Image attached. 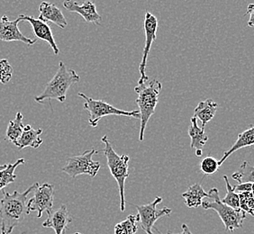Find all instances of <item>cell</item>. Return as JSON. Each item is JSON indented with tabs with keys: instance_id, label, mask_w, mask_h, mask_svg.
Returning a JSON list of instances; mask_svg holds the SVG:
<instances>
[{
	"instance_id": "cell-26",
	"label": "cell",
	"mask_w": 254,
	"mask_h": 234,
	"mask_svg": "<svg viewBox=\"0 0 254 234\" xmlns=\"http://www.w3.org/2000/svg\"><path fill=\"white\" fill-rule=\"evenodd\" d=\"M239 195L240 209L244 211L245 214H249L254 216V200L253 192H245L238 194Z\"/></svg>"
},
{
	"instance_id": "cell-16",
	"label": "cell",
	"mask_w": 254,
	"mask_h": 234,
	"mask_svg": "<svg viewBox=\"0 0 254 234\" xmlns=\"http://www.w3.org/2000/svg\"><path fill=\"white\" fill-rule=\"evenodd\" d=\"M42 133V129H34L30 124L25 125L24 131L17 141L16 146L18 147L20 150L25 149L26 147H31L34 149L39 148L44 142L43 139L40 137Z\"/></svg>"
},
{
	"instance_id": "cell-7",
	"label": "cell",
	"mask_w": 254,
	"mask_h": 234,
	"mask_svg": "<svg viewBox=\"0 0 254 234\" xmlns=\"http://www.w3.org/2000/svg\"><path fill=\"white\" fill-rule=\"evenodd\" d=\"M98 152L95 149H91L78 156L68 158L66 166H64L62 171L72 178H76L79 175H88L91 177L96 176L101 164L98 161H94L92 157Z\"/></svg>"
},
{
	"instance_id": "cell-31",
	"label": "cell",
	"mask_w": 254,
	"mask_h": 234,
	"mask_svg": "<svg viewBox=\"0 0 254 234\" xmlns=\"http://www.w3.org/2000/svg\"><path fill=\"white\" fill-rule=\"evenodd\" d=\"M154 229L156 230L157 233L159 234H162L158 231V229L157 228H154ZM181 229H182V232H181V234H173V233H171V232H168L167 233V234H193L190 232V228L188 227V225H185V224H183L182 225V226H181Z\"/></svg>"
},
{
	"instance_id": "cell-21",
	"label": "cell",
	"mask_w": 254,
	"mask_h": 234,
	"mask_svg": "<svg viewBox=\"0 0 254 234\" xmlns=\"http://www.w3.org/2000/svg\"><path fill=\"white\" fill-rule=\"evenodd\" d=\"M23 115L22 113L18 112L15 116L14 120H11L8 122L6 132H5V140H7L8 142H12L13 144H15L16 146L17 141L19 139L22 132L24 131L25 125L23 123Z\"/></svg>"
},
{
	"instance_id": "cell-33",
	"label": "cell",
	"mask_w": 254,
	"mask_h": 234,
	"mask_svg": "<svg viewBox=\"0 0 254 234\" xmlns=\"http://www.w3.org/2000/svg\"><path fill=\"white\" fill-rule=\"evenodd\" d=\"M80 234V233H75V234Z\"/></svg>"
},
{
	"instance_id": "cell-5",
	"label": "cell",
	"mask_w": 254,
	"mask_h": 234,
	"mask_svg": "<svg viewBox=\"0 0 254 234\" xmlns=\"http://www.w3.org/2000/svg\"><path fill=\"white\" fill-rule=\"evenodd\" d=\"M208 194L213 202L204 201L202 202V206L205 210H214L215 211L223 224L225 225V231L234 232L235 229H239L243 227L244 221L246 218V214L241 209L235 210L222 203L219 196V192L216 188H212Z\"/></svg>"
},
{
	"instance_id": "cell-1",
	"label": "cell",
	"mask_w": 254,
	"mask_h": 234,
	"mask_svg": "<svg viewBox=\"0 0 254 234\" xmlns=\"http://www.w3.org/2000/svg\"><path fill=\"white\" fill-rule=\"evenodd\" d=\"M38 185V183H34L22 193L18 191H14L12 194L5 191L3 192V198L0 201L1 234H11L12 231L29 215L27 198L30 193L34 192Z\"/></svg>"
},
{
	"instance_id": "cell-11",
	"label": "cell",
	"mask_w": 254,
	"mask_h": 234,
	"mask_svg": "<svg viewBox=\"0 0 254 234\" xmlns=\"http://www.w3.org/2000/svg\"><path fill=\"white\" fill-rule=\"evenodd\" d=\"M21 21L20 16L17 17V19L10 21L7 15H3L0 20V41L22 42L28 45L35 44L36 40L30 39L21 33L18 28V24Z\"/></svg>"
},
{
	"instance_id": "cell-28",
	"label": "cell",
	"mask_w": 254,
	"mask_h": 234,
	"mask_svg": "<svg viewBox=\"0 0 254 234\" xmlns=\"http://www.w3.org/2000/svg\"><path fill=\"white\" fill-rule=\"evenodd\" d=\"M13 76V67L7 58L0 59V83L9 82Z\"/></svg>"
},
{
	"instance_id": "cell-13",
	"label": "cell",
	"mask_w": 254,
	"mask_h": 234,
	"mask_svg": "<svg viewBox=\"0 0 254 234\" xmlns=\"http://www.w3.org/2000/svg\"><path fill=\"white\" fill-rule=\"evenodd\" d=\"M64 6L68 12L81 15L87 23L101 25L102 17L98 14L96 5L91 1H85L81 5L76 1H65Z\"/></svg>"
},
{
	"instance_id": "cell-24",
	"label": "cell",
	"mask_w": 254,
	"mask_h": 234,
	"mask_svg": "<svg viewBox=\"0 0 254 234\" xmlns=\"http://www.w3.org/2000/svg\"><path fill=\"white\" fill-rule=\"evenodd\" d=\"M232 177L235 181L241 183H246V182H252L254 183V167L250 164L248 161H245L241 166L239 171L235 172Z\"/></svg>"
},
{
	"instance_id": "cell-2",
	"label": "cell",
	"mask_w": 254,
	"mask_h": 234,
	"mask_svg": "<svg viewBox=\"0 0 254 234\" xmlns=\"http://www.w3.org/2000/svg\"><path fill=\"white\" fill-rule=\"evenodd\" d=\"M162 85L158 79H152L149 82L138 85L134 91L138 95L136 104L140 114V134L139 141L142 142L144 138V132L147 122L155 113L157 104L159 102V95L161 91Z\"/></svg>"
},
{
	"instance_id": "cell-30",
	"label": "cell",
	"mask_w": 254,
	"mask_h": 234,
	"mask_svg": "<svg viewBox=\"0 0 254 234\" xmlns=\"http://www.w3.org/2000/svg\"><path fill=\"white\" fill-rule=\"evenodd\" d=\"M246 15H250L249 23L248 25L250 27H254V4H250L248 8H247V12H246Z\"/></svg>"
},
{
	"instance_id": "cell-22",
	"label": "cell",
	"mask_w": 254,
	"mask_h": 234,
	"mask_svg": "<svg viewBox=\"0 0 254 234\" xmlns=\"http://www.w3.org/2000/svg\"><path fill=\"white\" fill-rule=\"evenodd\" d=\"M25 159H19L14 164H7L5 169L0 171V190L4 189L6 185L15 182L16 175L15 174V169L18 166L25 164Z\"/></svg>"
},
{
	"instance_id": "cell-19",
	"label": "cell",
	"mask_w": 254,
	"mask_h": 234,
	"mask_svg": "<svg viewBox=\"0 0 254 234\" xmlns=\"http://www.w3.org/2000/svg\"><path fill=\"white\" fill-rule=\"evenodd\" d=\"M182 198H184L185 204L189 208H197L202 205L203 198L208 197L210 198V195L206 193L200 184H194L189 187V189L183 193Z\"/></svg>"
},
{
	"instance_id": "cell-15",
	"label": "cell",
	"mask_w": 254,
	"mask_h": 234,
	"mask_svg": "<svg viewBox=\"0 0 254 234\" xmlns=\"http://www.w3.org/2000/svg\"><path fill=\"white\" fill-rule=\"evenodd\" d=\"M40 15L38 19L45 23L51 22L59 26L62 29H65L68 25V22L65 18L62 10L54 4L48 2H42L39 6Z\"/></svg>"
},
{
	"instance_id": "cell-6",
	"label": "cell",
	"mask_w": 254,
	"mask_h": 234,
	"mask_svg": "<svg viewBox=\"0 0 254 234\" xmlns=\"http://www.w3.org/2000/svg\"><path fill=\"white\" fill-rule=\"evenodd\" d=\"M78 97L83 98V108L88 113V123L90 126H98V122L103 117L108 116H120V117H133L140 119V114L138 110L134 111H124L121 109L113 107L103 100H96L93 98H88L84 93H78Z\"/></svg>"
},
{
	"instance_id": "cell-27",
	"label": "cell",
	"mask_w": 254,
	"mask_h": 234,
	"mask_svg": "<svg viewBox=\"0 0 254 234\" xmlns=\"http://www.w3.org/2000/svg\"><path fill=\"white\" fill-rule=\"evenodd\" d=\"M218 161L212 156H206L201 161L200 171L205 175H213L219 170Z\"/></svg>"
},
{
	"instance_id": "cell-25",
	"label": "cell",
	"mask_w": 254,
	"mask_h": 234,
	"mask_svg": "<svg viewBox=\"0 0 254 234\" xmlns=\"http://www.w3.org/2000/svg\"><path fill=\"white\" fill-rule=\"evenodd\" d=\"M223 178L225 179V186H226V195L222 199V203H224L225 205L229 206L233 209H240L239 205V195L235 193L234 190L233 185L230 184L229 179L227 176H223Z\"/></svg>"
},
{
	"instance_id": "cell-4",
	"label": "cell",
	"mask_w": 254,
	"mask_h": 234,
	"mask_svg": "<svg viewBox=\"0 0 254 234\" xmlns=\"http://www.w3.org/2000/svg\"><path fill=\"white\" fill-rule=\"evenodd\" d=\"M101 142L105 145L103 153L107 158L108 166L111 175L118 182L120 195V210L121 212L126 211V198H125V185L127 177L129 176V167L128 162L130 158L127 155L119 156L117 151L114 150L111 142H109L108 136L104 135L101 138Z\"/></svg>"
},
{
	"instance_id": "cell-29",
	"label": "cell",
	"mask_w": 254,
	"mask_h": 234,
	"mask_svg": "<svg viewBox=\"0 0 254 234\" xmlns=\"http://www.w3.org/2000/svg\"><path fill=\"white\" fill-rule=\"evenodd\" d=\"M234 190L236 194L238 193H245V192H253L254 189V183L252 182H246V183H241L239 185H234Z\"/></svg>"
},
{
	"instance_id": "cell-3",
	"label": "cell",
	"mask_w": 254,
	"mask_h": 234,
	"mask_svg": "<svg viewBox=\"0 0 254 234\" xmlns=\"http://www.w3.org/2000/svg\"><path fill=\"white\" fill-rule=\"evenodd\" d=\"M79 79V76L74 69L67 68L63 61H60L59 68L54 78L45 86L44 92L35 97L34 100L37 103H44L45 100L56 99L64 103L68 89L74 84L78 83Z\"/></svg>"
},
{
	"instance_id": "cell-17",
	"label": "cell",
	"mask_w": 254,
	"mask_h": 234,
	"mask_svg": "<svg viewBox=\"0 0 254 234\" xmlns=\"http://www.w3.org/2000/svg\"><path fill=\"white\" fill-rule=\"evenodd\" d=\"M254 143V128L253 126L250 127L249 129L245 130L242 133H239L238 138L235 142V144L230 148L228 151H225L223 157L218 161L219 167L223 165L230 155H232L234 152L238 151L240 149H243L245 147L253 146Z\"/></svg>"
},
{
	"instance_id": "cell-20",
	"label": "cell",
	"mask_w": 254,
	"mask_h": 234,
	"mask_svg": "<svg viewBox=\"0 0 254 234\" xmlns=\"http://www.w3.org/2000/svg\"><path fill=\"white\" fill-rule=\"evenodd\" d=\"M190 122L191 125L189 128V135L191 139V149H195V151H202V148L205 146V143L208 141V136L205 132V128L198 126L197 119L192 117Z\"/></svg>"
},
{
	"instance_id": "cell-12",
	"label": "cell",
	"mask_w": 254,
	"mask_h": 234,
	"mask_svg": "<svg viewBox=\"0 0 254 234\" xmlns=\"http://www.w3.org/2000/svg\"><path fill=\"white\" fill-rule=\"evenodd\" d=\"M19 16L22 21H27L30 25H32L33 32H34V35L36 36V38L43 40L49 44L50 47L53 49L55 55H58L60 54V50L55 40H54L52 29L47 23H45L38 18H34L33 16L24 15V14L19 15Z\"/></svg>"
},
{
	"instance_id": "cell-10",
	"label": "cell",
	"mask_w": 254,
	"mask_h": 234,
	"mask_svg": "<svg viewBox=\"0 0 254 234\" xmlns=\"http://www.w3.org/2000/svg\"><path fill=\"white\" fill-rule=\"evenodd\" d=\"M54 199V185L44 183L34 189V196L27 202V208L29 212H37V217L41 218L44 212L49 214L53 210Z\"/></svg>"
},
{
	"instance_id": "cell-14",
	"label": "cell",
	"mask_w": 254,
	"mask_h": 234,
	"mask_svg": "<svg viewBox=\"0 0 254 234\" xmlns=\"http://www.w3.org/2000/svg\"><path fill=\"white\" fill-rule=\"evenodd\" d=\"M71 222L72 217L69 215L67 206L64 205L58 209L50 212L48 218L44 221L43 226L54 229L55 234H64L67 226Z\"/></svg>"
},
{
	"instance_id": "cell-32",
	"label": "cell",
	"mask_w": 254,
	"mask_h": 234,
	"mask_svg": "<svg viewBox=\"0 0 254 234\" xmlns=\"http://www.w3.org/2000/svg\"><path fill=\"white\" fill-rule=\"evenodd\" d=\"M5 167H6V164H5V165H0V171H3L4 169H5Z\"/></svg>"
},
{
	"instance_id": "cell-18",
	"label": "cell",
	"mask_w": 254,
	"mask_h": 234,
	"mask_svg": "<svg viewBox=\"0 0 254 234\" xmlns=\"http://www.w3.org/2000/svg\"><path fill=\"white\" fill-rule=\"evenodd\" d=\"M218 105L212 99H206L205 101H201L195 107L194 111V117L195 119H199L202 122V127L205 128V124L210 122L215 117Z\"/></svg>"
},
{
	"instance_id": "cell-23",
	"label": "cell",
	"mask_w": 254,
	"mask_h": 234,
	"mask_svg": "<svg viewBox=\"0 0 254 234\" xmlns=\"http://www.w3.org/2000/svg\"><path fill=\"white\" fill-rule=\"evenodd\" d=\"M139 222L138 215H128L127 219L115 226V234H136L137 223Z\"/></svg>"
},
{
	"instance_id": "cell-9",
	"label": "cell",
	"mask_w": 254,
	"mask_h": 234,
	"mask_svg": "<svg viewBox=\"0 0 254 234\" xmlns=\"http://www.w3.org/2000/svg\"><path fill=\"white\" fill-rule=\"evenodd\" d=\"M158 19L155 15L147 11L144 16V32H145V45L142 53V58L141 63L139 65V72H140V78L138 80V85H142L148 81L149 77L147 76L146 65L148 55L150 54L152 44L157 37V29H158Z\"/></svg>"
},
{
	"instance_id": "cell-8",
	"label": "cell",
	"mask_w": 254,
	"mask_h": 234,
	"mask_svg": "<svg viewBox=\"0 0 254 234\" xmlns=\"http://www.w3.org/2000/svg\"><path fill=\"white\" fill-rule=\"evenodd\" d=\"M162 198L161 196H157L153 202L144 205H135L139 222L141 224L142 231L145 234H153L152 229L154 228V224L158 220L163 216H169L172 213L171 208L166 206L162 207L161 209H158L157 205L161 204Z\"/></svg>"
}]
</instances>
